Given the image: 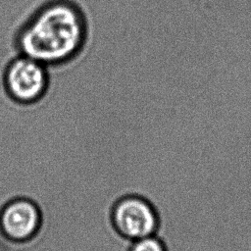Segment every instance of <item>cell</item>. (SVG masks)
<instances>
[{"label":"cell","instance_id":"cell-2","mask_svg":"<svg viewBox=\"0 0 251 251\" xmlns=\"http://www.w3.org/2000/svg\"><path fill=\"white\" fill-rule=\"evenodd\" d=\"M0 80L13 101L24 105L33 104L41 100L48 90L49 69L29 57L18 54L0 72Z\"/></svg>","mask_w":251,"mask_h":251},{"label":"cell","instance_id":"cell-4","mask_svg":"<svg viewBox=\"0 0 251 251\" xmlns=\"http://www.w3.org/2000/svg\"><path fill=\"white\" fill-rule=\"evenodd\" d=\"M40 222L39 208L25 197L9 200L0 209V232L13 241H25L32 237Z\"/></svg>","mask_w":251,"mask_h":251},{"label":"cell","instance_id":"cell-1","mask_svg":"<svg viewBox=\"0 0 251 251\" xmlns=\"http://www.w3.org/2000/svg\"><path fill=\"white\" fill-rule=\"evenodd\" d=\"M88 23L82 9L69 0H52L35 10L20 26L16 51L47 68L74 60L84 48Z\"/></svg>","mask_w":251,"mask_h":251},{"label":"cell","instance_id":"cell-3","mask_svg":"<svg viewBox=\"0 0 251 251\" xmlns=\"http://www.w3.org/2000/svg\"><path fill=\"white\" fill-rule=\"evenodd\" d=\"M112 221L117 230L132 241L154 235L158 227V217L153 205L136 194L126 195L115 203Z\"/></svg>","mask_w":251,"mask_h":251},{"label":"cell","instance_id":"cell-5","mask_svg":"<svg viewBox=\"0 0 251 251\" xmlns=\"http://www.w3.org/2000/svg\"><path fill=\"white\" fill-rule=\"evenodd\" d=\"M129 251H166L163 242L155 235L132 241Z\"/></svg>","mask_w":251,"mask_h":251}]
</instances>
